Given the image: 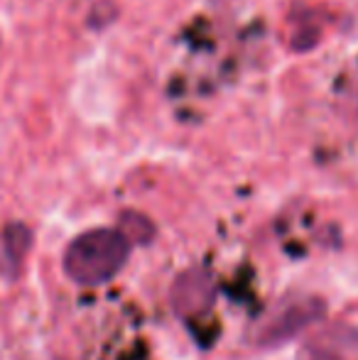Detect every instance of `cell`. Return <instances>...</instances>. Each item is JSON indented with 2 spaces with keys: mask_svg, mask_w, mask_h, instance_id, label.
Wrapping results in <instances>:
<instances>
[{
  "mask_svg": "<svg viewBox=\"0 0 358 360\" xmlns=\"http://www.w3.org/2000/svg\"><path fill=\"white\" fill-rule=\"evenodd\" d=\"M130 238L120 228H91L77 236L62 255V270L79 287L110 282L130 257Z\"/></svg>",
  "mask_w": 358,
  "mask_h": 360,
  "instance_id": "6da1fadb",
  "label": "cell"
},
{
  "mask_svg": "<svg viewBox=\"0 0 358 360\" xmlns=\"http://www.w3.org/2000/svg\"><path fill=\"white\" fill-rule=\"evenodd\" d=\"M326 314L324 299L314 294H287L250 326L248 341L258 348H275L292 341L307 331L309 326L319 323Z\"/></svg>",
  "mask_w": 358,
  "mask_h": 360,
  "instance_id": "7a4b0ae2",
  "label": "cell"
},
{
  "mask_svg": "<svg viewBox=\"0 0 358 360\" xmlns=\"http://www.w3.org/2000/svg\"><path fill=\"white\" fill-rule=\"evenodd\" d=\"M216 302L214 277L204 267H189L174 277L170 287V304L179 319H199L211 311Z\"/></svg>",
  "mask_w": 358,
  "mask_h": 360,
  "instance_id": "3957f363",
  "label": "cell"
},
{
  "mask_svg": "<svg viewBox=\"0 0 358 360\" xmlns=\"http://www.w3.org/2000/svg\"><path fill=\"white\" fill-rule=\"evenodd\" d=\"M297 360H358V328L349 323L317 328L302 341Z\"/></svg>",
  "mask_w": 358,
  "mask_h": 360,
  "instance_id": "277c9868",
  "label": "cell"
},
{
  "mask_svg": "<svg viewBox=\"0 0 358 360\" xmlns=\"http://www.w3.org/2000/svg\"><path fill=\"white\" fill-rule=\"evenodd\" d=\"M32 248V231L25 223H8L0 231V277L18 280Z\"/></svg>",
  "mask_w": 358,
  "mask_h": 360,
  "instance_id": "5b68a950",
  "label": "cell"
},
{
  "mask_svg": "<svg viewBox=\"0 0 358 360\" xmlns=\"http://www.w3.org/2000/svg\"><path fill=\"white\" fill-rule=\"evenodd\" d=\"M120 231L125 233V236L130 238V243H150L153 240V233H155V228H153V223L148 221L145 216H140V214H123V218H120Z\"/></svg>",
  "mask_w": 358,
  "mask_h": 360,
  "instance_id": "8992f818",
  "label": "cell"
}]
</instances>
